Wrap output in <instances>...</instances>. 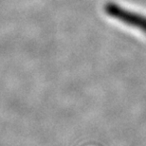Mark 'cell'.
Instances as JSON below:
<instances>
[{
	"label": "cell",
	"instance_id": "1",
	"mask_svg": "<svg viewBox=\"0 0 146 146\" xmlns=\"http://www.w3.org/2000/svg\"><path fill=\"white\" fill-rule=\"evenodd\" d=\"M106 11L111 17H114L119 21L126 23L127 25L143 31V33H146V17L139 15L138 13L128 11L115 4L107 5L106 7Z\"/></svg>",
	"mask_w": 146,
	"mask_h": 146
}]
</instances>
